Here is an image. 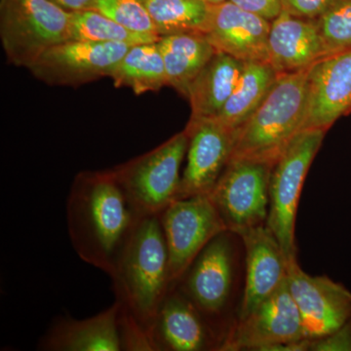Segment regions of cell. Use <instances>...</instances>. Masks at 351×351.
<instances>
[{
	"instance_id": "8fae6325",
	"label": "cell",
	"mask_w": 351,
	"mask_h": 351,
	"mask_svg": "<svg viewBox=\"0 0 351 351\" xmlns=\"http://www.w3.org/2000/svg\"><path fill=\"white\" fill-rule=\"evenodd\" d=\"M130 47L124 43L64 41L46 50L29 69L46 84L77 87L110 77Z\"/></svg>"
},
{
	"instance_id": "3957f363",
	"label": "cell",
	"mask_w": 351,
	"mask_h": 351,
	"mask_svg": "<svg viewBox=\"0 0 351 351\" xmlns=\"http://www.w3.org/2000/svg\"><path fill=\"white\" fill-rule=\"evenodd\" d=\"M308 69L278 73L269 94L235 132L232 159L274 165L306 119Z\"/></svg>"
},
{
	"instance_id": "30bf717a",
	"label": "cell",
	"mask_w": 351,
	"mask_h": 351,
	"mask_svg": "<svg viewBox=\"0 0 351 351\" xmlns=\"http://www.w3.org/2000/svg\"><path fill=\"white\" fill-rule=\"evenodd\" d=\"M306 339L287 279L251 313L230 323L219 350L269 351L274 346Z\"/></svg>"
},
{
	"instance_id": "5bb4252c",
	"label": "cell",
	"mask_w": 351,
	"mask_h": 351,
	"mask_svg": "<svg viewBox=\"0 0 351 351\" xmlns=\"http://www.w3.org/2000/svg\"><path fill=\"white\" fill-rule=\"evenodd\" d=\"M156 351L221 350L225 334L177 287L171 286L151 330Z\"/></svg>"
},
{
	"instance_id": "d6986e66",
	"label": "cell",
	"mask_w": 351,
	"mask_h": 351,
	"mask_svg": "<svg viewBox=\"0 0 351 351\" xmlns=\"http://www.w3.org/2000/svg\"><path fill=\"white\" fill-rule=\"evenodd\" d=\"M325 57L316 20L282 10L270 22L269 62L277 73L309 68Z\"/></svg>"
},
{
	"instance_id": "277c9868",
	"label": "cell",
	"mask_w": 351,
	"mask_h": 351,
	"mask_svg": "<svg viewBox=\"0 0 351 351\" xmlns=\"http://www.w3.org/2000/svg\"><path fill=\"white\" fill-rule=\"evenodd\" d=\"M326 132L324 129H302L272 167L265 226L276 237L290 263L297 261L295 218L302 186Z\"/></svg>"
},
{
	"instance_id": "44dd1931",
	"label": "cell",
	"mask_w": 351,
	"mask_h": 351,
	"mask_svg": "<svg viewBox=\"0 0 351 351\" xmlns=\"http://www.w3.org/2000/svg\"><path fill=\"white\" fill-rule=\"evenodd\" d=\"M162 54L168 86L188 99L189 87L217 50L202 32H182L161 36L158 40Z\"/></svg>"
},
{
	"instance_id": "ba28073f",
	"label": "cell",
	"mask_w": 351,
	"mask_h": 351,
	"mask_svg": "<svg viewBox=\"0 0 351 351\" xmlns=\"http://www.w3.org/2000/svg\"><path fill=\"white\" fill-rule=\"evenodd\" d=\"M272 167V164L251 159L230 160L209 193L226 230L239 234L265 226Z\"/></svg>"
},
{
	"instance_id": "484cf974",
	"label": "cell",
	"mask_w": 351,
	"mask_h": 351,
	"mask_svg": "<svg viewBox=\"0 0 351 351\" xmlns=\"http://www.w3.org/2000/svg\"><path fill=\"white\" fill-rule=\"evenodd\" d=\"M316 24L325 57L351 49V0H337Z\"/></svg>"
},
{
	"instance_id": "9c48e42d",
	"label": "cell",
	"mask_w": 351,
	"mask_h": 351,
	"mask_svg": "<svg viewBox=\"0 0 351 351\" xmlns=\"http://www.w3.org/2000/svg\"><path fill=\"white\" fill-rule=\"evenodd\" d=\"M159 219L174 283L216 235L228 230L209 195L176 199Z\"/></svg>"
},
{
	"instance_id": "f546056e",
	"label": "cell",
	"mask_w": 351,
	"mask_h": 351,
	"mask_svg": "<svg viewBox=\"0 0 351 351\" xmlns=\"http://www.w3.org/2000/svg\"><path fill=\"white\" fill-rule=\"evenodd\" d=\"M311 351H351V320L336 331L311 339Z\"/></svg>"
},
{
	"instance_id": "7c38bea8",
	"label": "cell",
	"mask_w": 351,
	"mask_h": 351,
	"mask_svg": "<svg viewBox=\"0 0 351 351\" xmlns=\"http://www.w3.org/2000/svg\"><path fill=\"white\" fill-rule=\"evenodd\" d=\"M288 286L307 339L326 336L351 320V292L343 284L307 274L295 261L289 267Z\"/></svg>"
},
{
	"instance_id": "6da1fadb",
	"label": "cell",
	"mask_w": 351,
	"mask_h": 351,
	"mask_svg": "<svg viewBox=\"0 0 351 351\" xmlns=\"http://www.w3.org/2000/svg\"><path fill=\"white\" fill-rule=\"evenodd\" d=\"M66 212L69 239L78 257L112 276L143 218L112 169L76 176Z\"/></svg>"
},
{
	"instance_id": "cb8c5ba5",
	"label": "cell",
	"mask_w": 351,
	"mask_h": 351,
	"mask_svg": "<svg viewBox=\"0 0 351 351\" xmlns=\"http://www.w3.org/2000/svg\"><path fill=\"white\" fill-rule=\"evenodd\" d=\"M156 24L158 36L202 32L209 16L205 0H143Z\"/></svg>"
},
{
	"instance_id": "ac0fdd59",
	"label": "cell",
	"mask_w": 351,
	"mask_h": 351,
	"mask_svg": "<svg viewBox=\"0 0 351 351\" xmlns=\"http://www.w3.org/2000/svg\"><path fill=\"white\" fill-rule=\"evenodd\" d=\"M117 301L85 319L60 316L39 339L43 351H121Z\"/></svg>"
},
{
	"instance_id": "d4e9b609",
	"label": "cell",
	"mask_w": 351,
	"mask_h": 351,
	"mask_svg": "<svg viewBox=\"0 0 351 351\" xmlns=\"http://www.w3.org/2000/svg\"><path fill=\"white\" fill-rule=\"evenodd\" d=\"M71 40L124 43L128 45L157 43L160 36L129 31L121 25L97 11L71 12Z\"/></svg>"
},
{
	"instance_id": "52a82bcc",
	"label": "cell",
	"mask_w": 351,
	"mask_h": 351,
	"mask_svg": "<svg viewBox=\"0 0 351 351\" xmlns=\"http://www.w3.org/2000/svg\"><path fill=\"white\" fill-rule=\"evenodd\" d=\"M188 145L189 135L184 130L144 156L113 168L117 181L141 216L159 215L178 199L180 171Z\"/></svg>"
},
{
	"instance_id": "ffe728a7",
	"label": "cell",
	"mask_w": 351,
	"mask_h": 351,
	"mask_svg": "<svg viewBox=\"0 0 351 351\" xmlns=\"http://www.w3.org/2000/svg\"><path fill=\"white\" fill-rule=\"evenodd\" d=\"M245 62L217 51L189 87L191 120L215 119L232 96Z\"/></svg>"
},
{
	"instance_id": "83f0119b",
	"label": "cell",
	"mask_w": 351,
	"mask_h": 351,
	"mask_svg": "<svg viewBox=\"0 0 351 351\" xmlns=\"http://www.w3.org/2000/svg\"><path fill=\"white\" fill-rule=\"evenodd\" d=\"M119 330L121 351H156L149 332L121 304Z\"/></svg>"
},
{
	"instance_id": "5b68a950",
	"label": "cell",
	"mask_w": 351,
	"mask_h": 351,
	"mask_svg": "<svg viewBox=\"0 0 351 351\" xmlns=\"http://www.w3.org/2000/svg\"><path fill=\"white\" fill-rule=\"evenodd\" d=\"M239 239V235L230 230L219 233L175 282L225 336L237 290Z\"/></svg>"
},
{
	"instance_id": "7a4b0ae2",
	"label": "cell",
	"mask_w": 351,
	"mask_h": 351,
	"mask_svg": "<svg viewBox=\"0 0 351 351\" xmlns=\"http://www.w3.org/2000/svg\"><path fill=\"white\" fill-rule=\"evenodd\" d=\"M110 277L115 301L151 335L157 311L174 283L159 215L143 217Z\"/></svg>"
},
{
	"instance_id": "4fadbf2b",
	"label": "cell",
	"mask_w": 351,
	"mask_h": 351,
	"mask_svg": "<svg viewBox=\"0 0 351 351\" xmlns=\"http://www.w3.org/2000/svg\"><path fill=\"white\" fill-rule=\"evenodd\" d=\"M184 130L189 145L178 199L211 193L230 162L237 132L215 119H189Z\"/></svg>"
},
{
	"instance_id": "4316f807",
	"label": "cell",
	"mask_w": 351,
	"mask_h": 351,
	"mask_svg": "<svg viewBox=\"0 0 351 351\" xmlns=\"http://www.w3.org/2000/svg\"><path fill=\"white\" fill-rule=\"evenodd\" d=\"M90 9L108 16L129 31L158 36L143 0H96Z\"/></svg>"
},
{
	"instance_id": "9a60e30c",
	"label": "cell",
	"mask_w": 351,
	"mask_h": 351,
	"mask_svg": "<svg viewBox=\"0 0 351 351\" xmlns=\"http://www.w3.org/2000/svg\"><path fill=\"white\" fill-rule=\"evenodd\" d=\"M270 21L230 0L210 4L203 34L215 49L242 62H269Z\"/></svg>"
},
{
	"instance_id": "8992f818",
	"label": "cell",
	"mask_w": 351,
	"mask_h": 351,
	"mask_svg": "<svg viewBox=\"0 0 351 351\" xmlns=\"http://www.w3.org/2000/svg\"><path fill=\"white\" fill-rule=\"evenodd\" d=\"M0 39L7 61L29 69L46 50L71 40V12L50 0H0Z\"/></svg>"
},
{
	"instance_id": "7402d4cb",
	"label": "cell",
	"mask_w": 351,
	"mask_h": 351,
	"mask_svg": "<svg viewBox=\"0 0 351 351\" xmlns=\"http://www.w3.org/2000/svg\"><path fill=\"white\" fill-rule=\"evenodd\" d=\"M277 75L269 62H245L234 91L215 119L237 130L265 100Z\"/></svg>"
},
{
	"instance_id": "f1b7e54d",
	"label": "cell",
	"mask_w": 351,
	"mask_h": 351,
	"mask_svg": "<svg viewBox=\"0 0 351 351\" xmlns=\"http://www.w3.org/2000/svg\"><path fill=\"white\" fill-rule=\"evenodd\" d=\"M337 0H283L282 10L302 19L316 20Z\"/></svg>"
},
{
	"instance_id": "4dcf8cb0",
	"label": "cell",
	"mask_w": 351,
	"mask_h": 351,
	"mask_svg": "<svg viewBox=\"0 0 351 351\" xmlns=\"http://www.w3.org/2000/svg\"><path fill=\"white\" fill-rule=\"evenodd\" d=\"M245 10L270 21L282 12L283 0H230Z\"/></svg>"
},
{
	"instance_id": "603a6c76",
	"label": "cell",
	"mask_w": 351,
	"mask_h": 351,
	"mask_svg": "<svg viewBox=\"0 0 351 351\" xmlns=\"http://www.w3.org/2000/svg\"><path fill=\"white\" fill-rule=\"evenodd\" d=\"M110 77L115 87L130 88L136 95L159 91L168 86L158 41L131 46Z\"/></svg>"
},
{
	"instance_id": "e0dca14e",
	"label": "cell",
	"mask_w": 351,
	"mask_h": 351,
	"mask_svg": "<svg viewBox=\"0 0 351 351\" xmlns=\"http://www.w3.org/2000/svg\"><path fill=\"white\" fill-rule=\"evenodd\" d=\"M245 250L246 276L237 319L251 313L287 282L290 262L276 237L265 226L239 233Z\"/></svg>"
},
{
	"instance_id": "1f68e13d",
	"label": "cell",
	"mask_w": 351,
	"mask_h": 351,
	"mask_svg": "<svg viewBox=\"0 0 351 351\" xmlns=\"http://www.w3.org/2000/svg\"><path fill=\"white\" fill-rule=\"evenodd\" d=\"M50 1L68 12H76V11L88 10L91 8L96 0H50Z\"/></svg>"
},
{
	"instance_id": "2e32d148",
	"label": "cell",
	"mask_w": 351,
	"mask_h": 351,
	"mask_svg": "<svg viewBox=\"0 0 351 351\" xmlns=\"http://www.w3.org/2000/svg\"><path fill=\"white\" fill-rule=\"evenodd\" d=\"M351 112V49L329 55L309 66L304 128L328 130Z\"/></svg>"
},
{
	"instance_id": "d6a6232c",
	"label": "cell",
	"mask_w": 351,
	"mask_h": 351,
	"mask_svg": "<svg viewBox=\"0 0 351 351\" xmlns=\"http://www.w3.org/2000/svg\"><path fill=\"white\" fill-rule=\"evenodd\" d=\"M205 1L208 2L209 4H217L221 3V2L226 1V0H205Z\"/></svg>"
}]
</instances>
